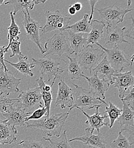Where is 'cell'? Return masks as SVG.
<instances>
[{"mask_svg": "<svg viewBox=\"0 0 134 148\" xmlns=\"http://www.w3.org/2000/svg\"><path fill=\"white\" fill-rule=\"evenodd\" d=\"M85 132V135L71 139L69 142L74 141H80L85 145L88 146L89 148H107V142L103 134L100 133H98V135L93 134L94 130L90 127L86 128Z\"/></svg>", "mask_w": 134, "mask_h": 148, "instance_id": "14", "label": "cell"}, {"mask_svg": "<svg viewBox=\"0 0 134 148\" xmlns=\"http://www.w3.org/2000/svg\"><path fill=\"white\" fill-rule=\"evenodd\" d=\"M74 91L67 86L63 80L60 79L58 83L56 107L60 106L61 109L70 108L74 103Z\"/></svg>", "mask_w": 134, "mask_h": 148, "instance_id": "13", "label": "cell"}, {"mask_svg": "<svg viewBox=\"0 0 134 148\" xmlns=\"http://www.w3.org/2000/svg\"><path fill=\"white\" fill-rule=\"evenodd\" d=\"M112 84L114 85L119 91V97L123 98L124 92L134 87V76L131 71L126 73H115L112 77Z\"/></svg>", "mask_w": 134, "mask_h": 148, "instance_id": "16", "label": "cell"}, {"mask_svg": "<svg viewBox=\"0 0 134 148\" xmlns=\"http://www.w3.org/2000/svg\"><path fill=\"white\" fill-rule=\"evenodd\" d=\"M22 11L23 14L22 25L26 32L27 39L31 40L36 44L41 51V54H44L45 53V50L43 49L40 41L39 30L41 26L38 22L30 17L28 9Z\"/></svg>", "mask_w": 134, "mask_h": 148, "instance_id": "11", "label": "cell"}, {"mask_svg": "<svg viewBox=\"0 0 134 148\" xmlns=\"http://www.w3.org/2000/svg\"><path fill=\"white\" fill-rule=\"evenodd\" d=\"M19 62L16 63H12L6 59H4V62L9 63L10 66L16 69L21 74L25 76H29L31 77L34 76V73L32 72V69L34 68V64L32 62L30 63L28 60L27 56H18Z\"/></svg>", "mask_w": 134, "mask_h": 148, "instance_id": "22", "label": "cell"}, {"mask_svg": "<svg viewBox=\"0 0 134 148\" xmlns=\"http://www.w3.org/2000/svg\"><path fill=\"white\" fill-rule=\"evenodd\" d=\"M10 16L11 22L10 26L8 27V39L9 40L8 45H10V43L14 40H19V35L21 34L19 27L16 22L14 16L13 15L12 12H10Z\"/></svg>", "mask_w": 134, "mask_h": 148, "instance_id": "30", "label": "cell"}, {"mask_svg": "<svg viewBox=\"0 0 134 148\" xmlns=\"http://www.w3.org/2000/svg\"><path fill=\"white\" fill-rule=\"evenodd\" d=\"M96 45L107 54V59L115 73H122L126 68L132 66L134 63V55L131 56L126 55L118 47L107 49L98 43Z\"/></svg>", "mask_w": 134, "mask_h": 148, "instance_id": "4", "label": "cell"}, {"mask_svg": "<svg viewBox=\"0 0 134 148\" xmlns=\"http://www.w3.org/2000/svg\"><path fill=\"white\" fill-rule=\"evenodd\" d=\"M89 3H90V6H91V14L89 16V22L90 23V22L93 20V13H94V10L95 9L94 7H95V5H96V3L98 2V1H91L90 0L89 1Z\"/></svg>", "mask_w": 134, "mask_h": 148, "instance_id": "39", "label": "cell"}, {"mask_svg": "<svg viewBox=\"0 0 134 148\" xmlns=\"http://www.w3.org/2000/svg\"><path fill=\"white\" fill-rule=\"evenodd\" d=\"M103 104L105 106V113H107L108 118L110 119L109 128H111L115 123V121L118 120L119 117L122 113V110L118 108L111 101L109 102V105L104 101Z\"/></svg>", "mask_w": 134, "mask_h": 148, "instance_id": "27", "label": "cell"}, {"mask_svg": "<svg viewBox=\"0 0 134 148\" xmlns=\"http://www.w3.org/2000/svg\"><path fill=\"white\" fill-rule=\"evenodd\" d=\"M73 84L75 87V100L72 107L69 108L68 113L76 108L83 110L84 109L91 110L102 106L104 100L97 97L90 90L83 88L73 83Z\"/></svg>", "mask_w": 134, "mask_h": 148, "instance_id": "3", "label": "cell"}, {"mask_svg": "<svg viewBox=\"0 0 134 148\" xmlns=\"http://www.w3.org/2000/svg\"><path fill=\"white\" fill-rule=\"evenodd\" d=\"M19 92L17 99L22 108L27 114L29 115L36 110L43 107L42 95L38 87L25 91H20Z\"/></svg>", "mask_w": 134, "mask_h": 148, "instance_id": "8", "label": "cell"}, {"mask_svg": "<svg viewBox=\"0 0 134 148\" xmlns=\"http://www.w3.org/2000/svg\"><path fill=\"white\" fill-rule=\"evenodd\" d=\"M104 53L102 49H96L92 45H87L77 55L76 59L81 69L89 70L91 74L92 70L102 60V57Z\"/></svg>", "mask_w": 134, "mask_h": 148, "instance_id": "7", "label": "cell"}, {"mask_svg": "<svg viewBox=\"0 0 134 148\" xmlns=\"http://www.w3.org/2000/svg\"><path fill=\"white\" fill-rule=\"evenodd\" d=\"M131 1H128L126 8H120L115 6V4L101 9H95L99 13L100 21L103 22L108 27H114L123 21L126 14L132 10L130 8Z\"/></svg>", "mask_w": 134, "mask_h": 148, "instance_id": "2", "label": "cell"}, {"mask_svg": "<svg viewBox=\"0 0 134 148\" xmlns=\"http://www.w3.org/2000/svg\"><path fill=\"white\" fill-rule=\"evenodd\" d=\"M32 63L34 67L40 72L41 77H47L46 82H49L52 79H56L60 77V75L65 71V67L60 65L56 60L48 58H33Z\"/></svg>", "mask_w": 134, "mask_h": 148, "instance_id": "5", "label": "cell"}, {"mask_svg": "<svg viewBox=\"0 0 134 148\" xmlns=\"http://www.w3.org/2000/svg\"><path fill=\"white\" fill-rule=\"evenodd\" d=\"M47 113V110L45 107H43L42 108H38L37 110H36V111H34L30 116H29L28 117H27L25 120V121L26 123H27V122L29 120H38L41 119L43 117H44L45 116H46Z\"/></svg>", "mask_w": 134, "mask_h": 148, "instance_id": "35", "label": "cell"}, {"mask_svg": "<svg viewBox=\"0 0 134 148\" xmlns=\"http://www.w3.org/2000/svg\"><path fill=\"white\" fill-rule=\"evenodd\" d=\"M67 38L63 32H59L51 38L47 40L45 44V53L43 58L48 56L57 55L61 57L63 54L71 55L74 54L70 46L68 45Z\"/></svg>", "mask_w": 134, "mask_h": 148, "instance_id": "6", "label": "cell"}, {"mask_svg": "<svg viewBox=\"0 0 134 148\" xmlns=\"http://www.w3.org/2000/svg\"><path fill=\"white\" fill-rule=\"evenodd\" d=\"M66 132L67 130H65L56 139L49 137H43V138L46 141H47L49 143V148H72L69 144V140H67Z\"/></svg>", "mask_w": 134, "mask_h": 148, "instance_id": "28", "label": "cell"}, {"mask_svg": "<svg viewBox=\"0 0 134 148\" xmlns=\"http://www.w3.org/2000/svg\"><path fill=\"white\" fill-rule=\"evenodd\" d=\"M92 72L95 73H100L103 75V77L106 80H109L110 84H112V77L115 73L114 69L111 67L109 63L106 56L100 62V63L92 70Z\"/></svg>", "mask_w": 134, "mask_h": 148, "instance_id": "25", "label": "cell"}, {"mask_svg": "<svg viewBox=\"0 0 134 148\" xmlns=\"http://www.w3.org/2000/svg\"><path fill=\"white\" fill-rule=\"evenodd\" d=\"M68 11H69V13L70 15H71V16L75 15L76 14V13H77V11L76 10L75 8H74V6L73 5H71V6H69Z\"/></svg>", "mask_w": 134, "mask_h": 148, "instance_id": "41", "label": "cell"}, {"mask_svg": "<svg viewBox=\"0 0 134 148\" xmlns=\"http://www.w3.org/2000/svg\"><path fill=\"white\" fill-rule=\"evenodd\" d=\"M17 130L0 119V145L11 144L17 141Z\"/></svg>", "mask_w": 134, "mask_h": 148, "instance_id": "18", "label": "cell"}, {"mask_svg": "<svg viewBox=\"0 0 134 148\" xmlns=\"http://www.w3.org/2000/svg\"><path fill=\"white\" fill-rule=\"evenodd\" d=\"M2 114L8 124L14 127L25 126L26 124L25 120L29 116L22 108L17 99L16 101L6 107Z\"/></svg>", "mask_w": 134, "mask_h": 148, "instance_id": "10", "label": "cell"}, {"mask_svg": "<svg viewBox=\"0 0 134 148\" xmlns=\"http://www.w3.org/2000/svg\"><path fill=\"white\" fill-rule=\"evenodd\" d=\"M68 61H66L63 59H61L66 64L65 71L68 73L69 76L72 80H78L83 77V72L79 65L77 59L75 58H71L69 56H67Z\"/></svg>", "mask_w": 134, "mask_h": 148, "instance_id": "24", "label": "cell"}, {"mask_svg": "<svg viewBox=\"0 0 134 148\" xmlns=\"http://www.w3.org/2000/svg\"><path fill=\"white\" fill-rule=\"evenodd\" d=\"M131 19L132 20L131 22V27L127 30H126V33H125V36L129 37L131 39L134 38V18L133 16H131Z\"/></svg>", "mask_w": 134, "mask_h": 148, "instance_id": "38", "label": "cell"}, {"mask_svg": "<svg viewBox=\"0 0 134 148\" xmlns=\"http://www.w3.org/2000/svg\"><path fill=\"white\" fill-rule=\"evenodd\" d=\"M122 101L123 104L122 113L117 120L123 132L127 131L133 132L134 131V111L131 110L125 102L123 101Z\"/></svg>", "mask_w": 134, "mask_h": 148, "instance_id": "19", "label": "cell"}, {"mask_svg": "<svg viewBox=\"0 0 134 148\" xmlns=\"http://www.w3.org/2000/svg\"><path fill=\"white\" fill-rule=\"evenodd\" d=\"M46 22L43 27H41L40 30L42 34L54 30L63 32L69 26L71 18L67 15L62 14L59 10L55 12L46 11L44 14Z\"/></svg>", "mask_w": 134, "mask_h": 148, "instance_id": "9", "label": "cell"}, {"mask_svg": "<svg viewBox=\"0 0 134 148\" xmlns=\"http://www.w3.org/2000/svg\"><path fill=\"white\" fill-rule=\"evenodd\" d=\"M18 145L23 148H49L43 137L41 141L22 140Z\"/></svg>", "mask_w": 134, "mask_h": 148, "instance_id": "32", "label": "cell"}, {"mask_svg": "<svg viewBox=\"0 0 134 148\" xmlns=\"http://www.w3.org/2000/svg\"><path fill=\"white\" fill-rule=\"evenodd\" d=\"M4 2L3 0H0V6L2 5V3Z\"/></svg>", "mask_w": 134, "mask_h": 148, "instance_id": "42", "label": "cell"}, {"mask_svg": "<svg viewBox=\"0 0 134 148\" xmlns=\"http://www.w3.org/2000/svg\"><path fill=\"white\" fill-rule=\"evenodd\" d=\"M123 131L120 130L119 133L117 138L110 144L111 148H132L133 145V143H130L129 139L123 135Z\"/></svg>", "mask_w": 134, "mask_h": 148, "instance_id": "31", "label": "cell"}, {"mask_svg": "<svg viewBox=\"0 0 134 148\" xmlns=\"http://www.w3.org/2000/svg\"><path fill=\"white\" fill-rule=\"evenodd\" d=\"M83 77H85L87 80L90 88V90L97 97L104 100L106 98L105 93L111 85L110 82L103 77L100 79L97 73L94 74L90 77H87L83 75Z\"/></svg>", "mask_w": 134, "mask_h": 148, "instance_id": "15", "label": "cell"}, {"mask_svg": "<svg viewBox=\"0 0 134 148\" xmlns=\"http://www.w3.org/2000/svg\"><path fill=\"white\" fill-rule=\"evenodd\" d=\"M69 113L63 112L45 117L38 120H36L31 124H27V128H38L42 130L49 138L53 136L59 137L61 130L65 125Z\"/></svg>", "mask_w": 134, "mask_h": 148, "instance_id": "1", "label": "cell"}, {"mask_svg": "<svg viewBox=\"0 0 134 148\" xmlns=\"http://www.w3.org/2000/svg\"><path fill=\"white\" fill-rule=\"evenodd\" d=\"M16 99H11L6 96L0 95V112H2L5 110L6 107L16 101Z\"/></svg>", "mask_w": 134, "mask_h": 148, "instance_id": "36", "label": "cell"}, {"mask_svg": "<svg viewBox=\"0 0 134 148\" xmlns=\"http://www.w3.org/2000/svg\"><path fill=\"white\" fill-rule=\"evenodd\" d=\"M73 6H74V8H75V9L77 12H79V11L81 10L82 9V5L80 2H76Z\"/></svg>", "mask_w": 134, "mask_h": 148, "instance_id": "40", "label": "cell"}, {"mask_svg": "<svg viewBox=\"0 0 134 148\" xmlns=\"http://www.w3.org/2000/svg\"><path fill=\"white\" fill-rule=\"evenodd\" d=\"M5 46H2L0 45V63L1 64V65L3 66V67L4 68V70L5 71H8L9 70L7 69V67L6 66L5 62H4V55L6 53L5 49Z\"/></svg>", "mask_w": 134, "mask_h": 148, "instance_id": "37", "label": "cell"}, {"mask_svg": "<svg viewBox=\"0 0 134 148\" xmlns=\"http://www.w3.org/2000/svg\"><path fill=\"white\" fill-rule=\"evenodd\" d=\"M21 81L12 72L5 71L3 66L0 67V95L7 97L11 93L19 92Z\"/></svg>", "mask_w": 134, "mask_h": 148, "instance_id": "12", "label": "cell"}, {"mask_svg": "<svg viewBox=\"0 0 134 148\" xmlns=\"http://www.w3.org/2000/svg\"><path fill=\"white\" fill-rule=\"evenodd\" d=\"M10 4L13 6L14 12L13 14L14 16L19 10H25L26 9L32 10L34 8L35 4L34 1H20V0H12L5 2V5Z\"/></svg>", "mask_w": 134, "mask_h": 148, "instance_id": "29", "label": "cell"}, {"mask_svg": "<svg viewBox=\"0 0 134 148\" xmlns=\"http://www.w3.org/2000/svg\"><path fill=\"white\" fill-rule=\"evenodd\" d=\"M1 66H2V65H1V64L0 63V67H1Z\"/></svg>", "mask_w": 134, "mask_h": 148, "instance_id": "43", "label": "cell"}, {"mask_svg": "<svg viewBox=\"0 0 134 148\" xmlns=\"http://www.w3.org/2000/svg\"><path fill=\"white\" fill-rule=\"evenodd\" d=\"M65 31L69 33L68 40L70 43V47L77 56L87 46V38L83 37V33H74L69 30Z\"/></svg>", "mask_w": 134, "mask_h": 148, "instance_id": "23", "label": "cell"}, {"mask_svg": "<svg viewBox=\"0 0 134 148\" xmlns=\"http://www.w3.org/2000/svg\"><path fill=\"white\" fill-rule=\"evenodd\" d=\"M20 46H21V42L19 40H13L10 45H8L6 47H5V53L9 51V49L12 51V55L10 56V58H12L16 56H24L20 50Z\"/></svg>", "mask_w": 134, "mask_h": 148, "instance_id": "33", "label": "cell"}, {"mask_svg": "<svg viewBox=\"0 0 134 148\" xmlns=\"http://www.w3.org/2000/svg\"><path fill=\"white\" fill-rule=\"evenodd\" d=\"M100 107H97L96 108V111L93 115L89 116L83 110H80L83 113V114L86 116L87 120L85 122L86 124H89L90 125V128L92 130H96L98 133H100V129L103 126H109V124L107 123H105L104 120L108 118L107 114H104V116H101L100 113L99 112V108Z\"/></svg>", "mask_w": 134, "mask_h": 148, "instance_id": "20", "label": "cell"}, {"mask_svg": "<svg viewBox=\"0 0 134 148\" xmlns=\"http://www.w3.org/2000/svg\"><path fill=\"white\" fill-rule=\"evenodd\" d=\"M89 17V14H85L83 18L81 20L78 21L76 23L71 26H69L64 30L63 32L66 30H69L74 33H89L91 30V27L90 23L88 21Z\"/></svg>", "mask_w": 134, "mask_h": 148, "instance_id": "26", "label": "cell"}, {"mask_svg": "<svg viewBox=\"0 0 134 148\" xmlns=\"http://www.w3.org/2000/svg\"><path fill=\"white\" fill-rule=\"evenodd\" d=\"M126 28L123 27L120 28L118 26L114 27H106V33L105 35L106 45L113 47H118L123 43H130L125 39V33Z\"/></svg>", "mask_w": 134, "mask_h": 148, "instance_id": "17", "label": "cell"}, {"mask_svg": "<svg viewBox=\"0 0 134 148\" xmlns=\"http://www.w3.org/2000/svg\"><path fill=\"white\" fill-rule=\"evenodd\" d=\"M134 87H132L124 92L123 98L121 99L122 101L125 102L129 107L133 111L134 109Z\"/></svg>", "mask_w": 134, "mask_h": 148, "instance_id": "34", "label": "cell"}, {"mask_svg": "<svg viewBox=\"0 0 134 148\" xmlns=\"http://www.w3.org/2000/svg\"><path fill=\"white\" fill-rule=\"evenodd\" d=\"M105 24L100 21L94 19L90 22L91 30L87 38V46L98 43L103 37Z\"/></svg>", "mask_w": 134, "mask_h": 148, "instance_id": "21", "label": "cell"}]
</instances>
